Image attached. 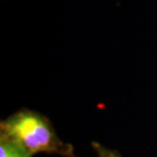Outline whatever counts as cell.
<instances>
[{"label": "cell", "mask_w": 157, "mask_h": 157, "mask_svg": "<svg viewBox=\"0 0 157 157\" xmlns=\"http://www.w3.org/2000/svg\"><path fill=\"white\" fill-rule=\"evenodd\" d=\"M0 135L32 156L36 153H49L77 157L74 147L58 137L51 122L32 110H21L2 121Z\"/></svg>", "instance_id": "1"}, {"label": "cell", "mask_w": 157, "mask_h": 157, "mask_svg": "<svg viewBox=\"0 0 157 157\" xmlns=\"http://www.w3.org/2000/svg\"><path fill=\"white\" fill-rule=\"evenodd\" d=\"M0 157H32L4 136L0 135Z\"/></svg>", "instance_id": "2"}, {"label": "cell", "mask_w": 157, "mask_h": 157, "mask_svg": "<svg viewBox=\"0 0 157 157\" xmlns=\"http://www.w3.org/2000/svg\"><path fill=\"white\" fill-rule=\"evenodd\" d=\"M92 147L96 153V157H121L117 151L109 149L98 142H93Z\"/></svg>", "instance_id": "3"}]
</instances>
